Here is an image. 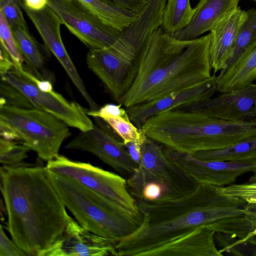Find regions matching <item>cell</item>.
<instances>
[{"label":"cell","mask_w":256,"mask_h":256,"mask_svg":"<svg viewBox=\"0 0 256 256\" xmlns=\"http://www.w3.org/2000/svg\"><path fill=\"white\" fill-rule=\"evenodd\" d=\"M146 135L172 150L193 154L220 150L256 136V120L234 121L172 110L148 118Z\"/></svg>","instance_id":"cell-4"},{"label":"cell","mask_w":256,"mask_h":256,"mask_svg":"<svg viewBox=\"0 0 256 256\" xmlns=\"http://www.w3.org/2000/svg\"><path fill=\"white\" fill-rule=\"evenodd\" d=\"M240 0H200L189 24L174 38L182 40L198 38L226 14L237 8Z\"/></svg>","instance_id":"cell-21"},{"label":"cell","mask_w":256,"mask_h":256,"mask_svg":"<svg viewBox=\"0 0 256 256\" xmlns=\"http://www.w3.org/2000/svg\"><path fill=\"white\" fill-rule=\"evenodd\" d=\"M194 10L190 0H167L162 28L166 34L174 37L189 24Z\"/></svg>","instance_id":"cell-26"},{"label":"cell","mask_w":256,"mask_h":256,"mask_svg":"<svg viewBox=\"0 0 256 256\" xmlns=\"http://www.w3.org/2000/svg\"><path fill=\"white\" fill-rule=\"evenodd\" d=\"M250 180L244 184V186L247 194L252 198L256 199V170Z\"/></svg>","instance_id":"cell-40"},{"label":"cell","mask_w":256,"mask_h":256,"mask_svg":"<svg viewBox=\"0 0 256 256\" xmlns=\"http://www.w3.org/2000/svg\"><path fill=\"white\" fill-rule=\"evenodd\" d=\"M0 80L18 89L35 108L50 114L68 126L80 131H86L93 128L94 122L87 114L88 110L80 104L66 100L54 90H40L32 81L15 69L1 75Z\"/></svg>","instance_id":"cell-10"},{"label":"cell","mask_w":256,"mask_h":256,"mask_svg":"<svg viewBox=\"0 0 256 256\" xmlns=\"http://www.w3.org/2000/svg\"><path fill=\"white\" fill-rule=\"evenodd\" d=\"M108 4L139 13L146 4L147 0H101Z\"/></svg>","instance_id":"cell-36"},{"label":"cell","mask_w":256,"mask_h":256,"mask_svg":"<svg viewBox=\"0 0 256 256\" xmlns=\"http://www.w3.org/2000/svg\"><path fill=\"white\" fill-rule=\"evenodd\" d=\"M0 76L14 68V64L6 50L0 46Z\"/></svg>","instance_id":"cell-37"},{"label":"cell","mask_w":256,"mask_h":256,"mask_svg":"<svg viewBox=\"0 0 256 256\" xmlns=\"http://www.w3.org/2000/svg\"><path fill=\"white\" fill-rule=\"evenodd\" d=\"M104 23L123 31L138 14L123 9L101 0H78Z\"/></svg>","instance_id":"cell-25"},{"label":"cell","mask_w":256,"mask_h":256,"mask_svg":"<svg viewBox=\"0 0 256 256\" xmlns=\"http://www.w3.org/2000/svg\"></svg>","instance_id":"cell-45"},{"label":"cell","mask_w":256,"mask_h":256,"mask_svg":"<svg viewBox=\"0 0 256 256\" xmlns=\"http://www.w3.org/2000/svg\"><path fill=\"white\" fill-rule=\"evenodd\" d=\"M204 160L243 161L256 160V136L247 138L226 148L191 154Z\"/></svg>","instance_id":"cell-24"},{"label":"cell","mask_w":256,"mask_h":256,"mask_svg":"<svg viewBox=\"0 0 256 256\" xmlns=\"http://www.w3.org/2000/svg\"><path fill=\"white\" fill-rule=\"evenodd\" d=\"M210 32L182 40L159 27L144 46L130 88L119 104L126 108L156 100L211 77Z\"/></svg>","instance_id":"cell-3"},{"label":"cell","mask_w":256,"mask_h":256,"mask_svg":"<svg viewBox=\"0 0 256 256\" xmlns=\"http://www.w3.org/2000/svg\"><path fill=\"white\" fill-rule=\"evenodd\" d=\"M93 128L80 132L66 146L70 150L91 153L112 167L122 176H130L138 165L131 158L123 142L108 130L99 118Z\"/></svg>","instance_id":"cell-12"},{"label":"cell","mask_w":256,"mask_h":256,"mask_svg":"<svg viewBox=\"0 0 256 256\" xmlns=\"http://www.w3.org/2000/svg\"><path fill=\"white\" fill-rule=\"evenodd\" d=\"M246 12L247 18L239 31L226 66L222 70L234 64L256 44V9L252 8Z\"/></svg>","instance_id":"cell-27"},{"label":"cell","mask_w":256,"mask_h":256,"mask_svg":"<svg viewBox=\"0 0 256 256\" xmlns=\"http://www.w3.org/2000/svg\"><path fill=\"white\" fill-rule=\"evenodd\" d=\"M215 232L205 226L161 244L148 256H222L217 247Z\"/></svg>","instance_id":"cell-20"},{"label":"cell","mask_w":256,"mask_h":256,"mask_svg":"<svg viewBox=\"0 0 256 256\" xmlns=\"http://www.w3.org/2000/svg\"><path fill=\"white\" fill-rule=\"evenodd\" d=\"M140 226L116 244L118 256H148L157 246L218 220L243 215L246 202L198 183L192 192L160 202L138 201Z\"/></svg>","instance_id":"cell-2"},{"label":"cell","mask_w":256,"mask_h":256,"mask_svg":"<svg viewBox=\"0 0 256 256\" xmlns=\"http://www.w3.org/2000/svg\"><path fill=\"white\" fill-rule=\"evenodd\" d=\"M0 120L15 131L18 142L48 162L59 154L63 142L71 135L68 126L50 114L36 108L0 106Z\"/></svg>","instance_id":"cell-6"},{"label":"cell","mask_w":256,"mask_h":256,"mask_svg":"<svg viewBox=\"0 0 256 256\" xmlns=\"http://www.w3.org/2000/svg\"><path fill=\"white\" fill-rule=\"evenodd\" d=\"M14 241L10 240L5 233L2 225L0 230V256H27Z\"/></svg>","instance_id":"cell-34"},{"label":"cell","mask_w":256,"mask_h":256,"mask_svg":"<svg viewBox=\"0 0 256 256\" xmlns=\"http://www.w3.org/2000/svg\"><path fill=\"white\" fill-rule=\"evenodd\" d=\"M120 104L118 105L114 104H106L96 110L87 111L88 116L94 118H101L106 116H120L124 118H129L126 108H122Z\"/></svg>","instance_id":"cell-35"},{"label":"cell","mask_w":256,"mask_h":256,"mask_svg":"<svg viewBox=\"0 0 256 256\" xmlns=\"http://www.w3.org/2000/svg\"><path fill=\"white\" fill-rule=\"evenodd\" d=\"M0 190L6 208V229L28 256H40L63 234L70 218L46 166H2Z\"/></svg>","instance_id":"cell-1"},{"label":"cell","mask_w":256,"mask_h":256,"mask_svg":"<svg viewBox=\"0 0 256 256\" xmlns=\"http://www.w3.org/2000/svg\"><path fill=\"white\" fill-rule=\"evenodd\" d=\"M30 150L22 143L16 141L0 138V162L2 166L14 168L26 162Z\"/></svg>","instance_id":"cell-29"},{"label":"cell","mask_w":256,"mask_h":256,"mask_svg":"<svg viewBox=\"0 0 256 256\" xmlns=\"http://www.w3.org/2000/svg\"><path fill=\"white\" fill-rule=\"evenodd\" d=\"M254 0V1H256V0Z\"/></svg>","instance_id":"cell-44"},{"label":"cell","mask_w":256,"mask_h":256,"mask_svg":"<svg viewBox=\"0 0 256 256\" xmlns=\"http://www.w3.org/2000/svg\"><path fill=\"white\" fill-rule=\"evenodd\" d=\"M142 142H131L125 144L131 158L138 165L142 160L141 146Z\"/></svg>","instance_id":"cell-38"},{"label":"cell","mask_w":256,"mask_h":256,"mask_svg":"<svg viewBox=\"0 0 256 256\" xmlns=\"http://www.w3.org/2000/svg\"><path fill=\"white\" fill-rule=\"evenodd\" d=\"M100 118L110 126L124 144L131 142H142L146 136L142 130L135 126L129 118L106 116Z\"/></svg>","instance_id":"cell-28"},{"label":"cell","mask_w":256,"mask_h":256,"mask_svg":"<svg viewBox=\"0 0 256 256\" xmlns=\"http://www.w3.org/2000/svg\"><path fill=\"white\" fill-rule=\"evenodd\" d=\"M214 240L222 254L225 252L234 256H256V246L236 238L216 232Z\"/></svg>","instance_id":"cell-30"},{"label":"cell","mask_w":256,"mask_h":256,"mask_svg":"<svg viewBox=\"0 0 256 256\" xmlns=\"http://www.w3.org/2000/svg\"><path fill=\"white\" fill-rule=\"evenodd\" d=\"M247 212L238 216L223 218L205 226L215 232H219L244 240L256 234V212L247 204Z\"/></svg>","instance_id":"cell-23"},{"label":"cell","mask_w":256,"mask_h":256,"mask_svg":"<svg viewBox=\"0 0 256 256\" xmlns=\"http://www.w3.org/2000/svg\"><path fill=\"white\" fill-rule=\"evenodd\" d=\"M247 17L246 11L238 7L210 31V59L214 74L226 67L239 31Z\"/></svg>","instance_id":"cell-19"},{"label":"cell","mask_w":256,"mask_h":256,"mask_svg":"<svg viewBox=\"0 0 256 256\" xmlns=\"http://www.w3.org/2000/svg\"><path fill=\"white\" fill-rule=\"evenodd\" d=\"M0 45L8 52L14 64V69L20 72L24 69V58L20 52L10 26L2 11L0 10Z\"/></svg>","instance_id":"cell-31"},{"label":"cell","mask_w":256,"mask_h":256,"mask_svg":"<svg viewBox=\"0 0 256 256\" xmlns=\"http://www.w3.org/2000/svg\"><path fill=\"white\" fill-rule=\"evenodd\" d=\"M48 170L66 207L76 220L89 232L119 242L141 224L142 216L113 200L72 178Z\"/></svg>","instance_id":"cell-5"},{"label":"cell","mask_w":256,"mask_h":256,"mask_svg":"<svg viewBox=\"0 0 256 256\" xmlns=\"http://www.w3.org/2000/svg\"><path fill=\"white\" fill-rule=\"evenodd\" d=\"M242 240L246 241L248 244L256 247V234H253L246 240Z\"/></svg>","instance_id":"cell-42"},{"label":"cell","mask_w":256,"mask_h":256,"mask_svg":"<svg viewBox=\"0 0 256 256\" xmlns=\"http://www.w3.org/2000/svg\"><path fill=\"white\" fill-rule=\"evenodd\" d=\"M88 68L102 82L118 104L133 83L138 64L124 60L102 49H90L86 56Z\"/></svg>","instance_id":"cell-18"},{"label":"cell","mask_w":256,"mask_h":256,"mask_svg":"<svg viewBox=\"0 0 256 256\" xmlns=\"http://www.w3.org/2000/svg\"><path fill=\"white\" fill-rule=\"evenodd\" d=\"M118 242L89 232L70 217L62 236L40 256H118Z\"/></svg>","instance_id":"cell-16"},{"label":"cell","mask_w":256,"mask_h":256,"mask_svg":"<svg viewBox=\"0 0 256 256\" xmlns=\"http://www.w3.org/2000/svg\"><path fill=\"white\" fill-rule=\"evenodd\" d=\"M46 166L48 170L72 178L142 216L137 201L129 192L126 180L122 176L90 163L72 160L60 154L47 162Z\"/></svg>","instance_id":"cell-8"},{"label":"cell","mask_w":256,"mask_h":256,"mask_svg":"<svg viewBox=\"0 0 256 256\" xmlns=\"http://www.w3.org/2000/svg\"><path fill=\"white\" fill-rule=\"evenodd\" d=\"M10 28L17 46L34 74L53 84L55 81L54 74L48 68L45 58L34 37L29 31L20 27L12 26Z\"/></svg>","instance_id":"cell-22"},{"label":"cell","mask_w":256,"mask_h":256,"mask_svg":"<svg viewBox=\"0 0 256 256\" xmlns=\"http://www.w3.org/2000/svg\"><path fill=\"white\" fill-rule=\"evenodd\" d=\"M68 30L89 49L110 52L122 32L102 22L78 0H47Z\"/></svg>","instance_id":"cell-9"},{"label":"cell","mask_w":256,"mask_h":256,"mask_svg":"<svg viewBox=\"0 0 256 256\" xmlns=\"http://www.w3.org/2000/svg\"><path fill=\"white\" fill-rule=\"evenodd\" d=\"M162 149L169 160L198 183L218 186H229L240 176L256 170V160H204L196 158L191 154L175 151L164 146Z\"/></svg>","instance_id":"cell-11"},{"label":"cell","mask_w":256,"mask_h":256,"mask_svg":"<svg viewBox=\"0 0 256 256\" xmlns=\"http://www.w3.org/2000/svg\"><path fill=\"white\" fill-rule=\"evenodd\" d=\"M0 135L2 138L18 142L15 131L8 124L2 120H0Z\"/></svg>","instance_id":"cell-39"},{"label":"cell","mask_w":256,"mask_h":256,"mask_svg":"<svg viewBox=\"0 0 256 256\" xmlns=\"http://www.w3.org/2000/svg\"><path fill=\"white\" fill-rule=\"evenodd\" d=\"M167 0H147L110 52L128 62L138 64L140 56L154 32L162 25Z\"/></svg>","instance_id":"cell-13"},{"label":"cell","mask_w":256,"mask_h":256,"mask_svg":"<svg viewBox=\"0 0 256 256\" xmlns=\"http://www.w3.org/2000/svg\"><path fill=\"white\" fill-rule=\"evenodd\" d=\"M0 106L8 105L22 108H34L18 89L2 80H0Z\"/></svg>","instance_id":"cell-32"},{"label":"cell","mask_w":256,"mask_h":256,"mask_svg":"<svg viewBox=\"0 0 256 256\" xmlns=\"http://www.w3.org/2000/svg\"><path fill=\"white\" fill-rule=\"evenodd\" d=\"M20 0H0V10L10 26H16L29 31L21 10Z\"/></svg>","instance_id":"cell-33"},{"label":"cell","mask_w":256,"mask_h":256,"mask_svg":"<svg viewBox=\"0 0 256 256\" xmlns=\"http://www.w3.org/2000/svg\"><path fill=\"white\" fill-rule=\"evenodd\" d=\"M141 151V162L126 180L129 192L134 198L144 186L150 184L162 186L172 200L191 192L197 187L198 182L168 159L160 144L146 136Z\"/></svg>","instance_id":"cell-7"},{"label":"cell","mask_w":256,"mask_h":256,"mask_svg":"<svg viewBox=\"0 0 256 256\" xmlns=\"http://www.w3.org/2000/svg\"><path fill=\"white\" fill-rule=\"evenodd\" d=\"M174 110L230 120H256V82L236 90L182 106Z\"/></svg>","instance_id":"cell-14"},{"label":"cell","mask_w":256,"mask_h":256,"mask_svg":"<svg viewBox=\"0 0 256 256\" xmlns=\"http://www.w3.org/2000/svg\"><path fill=\"white\" fill-rule=\"evenodd\" d=\"M22 4L30 9L40 10L47 5V0H20Z\"/></svg>","instance_id":"cell-41"},{"label":"cell","mask_w":256,"mask_h":256,"mask_svg":"<svg viewBox=\"0 0 256 256\" xmlns=\"http://www.w3.org/2000/svg\"><path fill=\"white\" fill-rule=\"evenodd\" d=\"M248 203V202H247ZM250 206L256 212V203H248Z\"/></svg>","instance_id":"cell-43"},{"label":"cell","mask_w":256,"mask_h":256,"mask_svg":"<svg viewBox=\"0 0 256 256\" xmlns=\"http://www.w3.org/2000/svg\"><path fill=\"white\" fill-rule=\"evenodd\" d=\"M20 5L38 30L46 48L56 56L84 100H90L92 97L63 44L60 30L62 23L60 17L48 5L40 10L30 9L21 2Z\"/></svg>","instance_id":"cell-15"},{"label":"cell","mask_w":256,"mask_h":256,"mask_svg":"<svg viewBox=\"0 0 256 256\" xmlns=\"http://www.w3.org/2000/svg\"><path fill=\"white\" fill-rule=\"evenodd\" d=\"M216 76L186 88L174 92L154 100L126 108L130 121L138 128L150 118L184 105L210 98L217 92Z\"/></svg>","instance_id":"cell-17"}]
</instances>
